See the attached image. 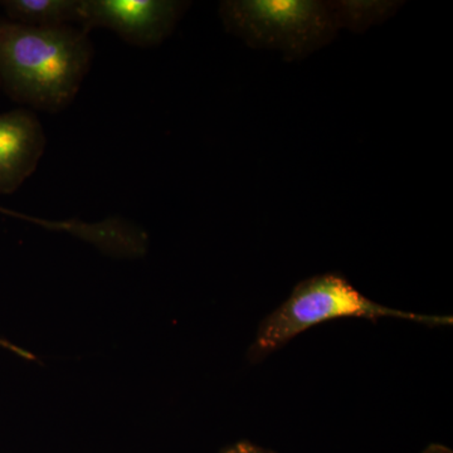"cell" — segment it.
Masks as SVG:
<instances>
[{"label":"cell","mask_w":453,"mask_h":453,"mask_svg":"<svg viewBox=\"0 0 453 453\" xmlns=\"http://www.w3.org/2000/svg\"><path fill=\"white\" fill-rule=\"evenodd\" d=\"M94 55L85 29L31 27L0 18V88L29 110L52 113L70 106Z\"/></svg>","instance_id":"6da1fadb"},{"label":"cell","mask_w":453,"mask_h":453,"mask_svg":"<svg viewBox=\"0 0 453 453\" xmlns=\"http://www.w3.org/2000/svg\"><path fill=\"white\" fill-rule=\"evenodd\" d=\"M340 318H396L427 325H451V316L414 314L374 303L339 273H325L299 283L290 297L259 324L250 348L257 363L315 325Z\"/></svg>","instance_id":"7a4b0ae2"},{"label":"cell","mask_w":453,"mask_h":453,"mask_svg":"<svg viewBox=\"0 0 453 453\" xmlns=\"http://www.w3.org/2000/svg\"><path fill=\"white\" fill-rule=\"evenodd\" d=\"M186 8L173 0H81L80 26L109 29L122 41L140 49L165 41Z\"/></svg>","instance_id":"3957f363"},{"label":"cell","mask_w":453,"mask_h":453,"mask_svg":"<svg viewBox=\"0 0 453 453\" xmlns=\"http://www.w3.org/2000/svg\"><path fill=\"white\" fill-rule=\"evenodd\" d=\"M47 138L29 109L0 113V196L12 195L37 170Z\"/></svg>","instance_id":"277c9868"},{"label":"cell","mask_w":453,"mask_h":453,"mask_svg":"<svg viewBox=\"0 0 453 453\" xmlns=\"http://www.w3.org/2000/svg\"><path fill=\"white\" fill-rule=\"evenodd\" d=\"M81 0H2L0 7L11 22L31 27L80 25Z\"/></svg>","instance_id":"5b68a950"},{"label":"cell","mask_w":453,"mask_h":453,"mask_svg":"<svg viewBox=\"0 0 453 453\" xmlns=\"http://www.w3.org/2000/svg\"><path fill=\"white\" fill-rule=\"evenodd\" d=\"M220 453H276L271 449H264V447L253 445L249 441L234 443V445L226 447Z\"/></svg>","instance_id":"8992f818"},{"label":"cell","mask_w":453,"mask_h":453,"mask_svg":"<svg viewBox=\"0 0 453 453\" xmlns=\"http://www.w3.org/2000/svg\"><path fill=\"white\" fill-rule=\"evenodd\" d=\"M0 213L5 214L8 217H13V219L27 220V222L35 223V225L42 226L43 228H49L50 220L38 219V217L26 216L23 213H18L16 211L8 210V208L2 207L0 205Z\"/></svg>","instance_id":"52a82bcc"},{"label":"cell","mask_w":453,"mask_h":453,"mask_svg":"<svg viewBox=\"0 0 453 453\" xmlns=\"http://www.w3.org/2000/svg\"><path fill=\"white\" fill-rule=\"evenodd\" d=\"M422 453H453L451 449L449 447L437 445V443H434V445H429L427 449H425Z\"/></svg>","instance_id":"ba28073f"},{"label":"cell","mask_w":453,"mask_h":453,"mask_svg":"<svg viewBox=\"0 0 453 453\" xmlns=\"http://www.w3.org/2000/svg\"><path fill=\"white\" fill-rule=\"evenodd\" d=\"M0 347H4L9 349V350L14 351V353L18 354H23L22 350H19V349L13 347V345L9 344L7 342H3V340H0Z\"/></svg>","instance_id":"9c48e42d"}]
</instances>
